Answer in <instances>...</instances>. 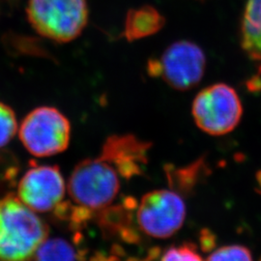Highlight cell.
Here are the masks:
<instances>
[{"instance_id": "11", "label": "cell", "mask_w": 261, "mask_h": 261, "mask_svg": "<svg viewBox=\"0 0 261 261\" xmlns=\"http://www.w3.org/2000/svg\"><path fill=\"white\" fill-rule=\"evenodd\" d=\"M80 257V252L73 243L62 237H47L30 261H79Z\"/></svg>"}, {"instance_id": "13", "label": "cell", "mask_w": 261, "mask_h": 261, "mask_svg": "<svg viewBox=\"0 0 261 261\" xmlns=\"http://www.w3.org/2000/svg\"><path fill=\"white\" fill-rule=\"evenodd\" d=\"M206 261H252L250 250L240 245L224 246L209 255Z\"/></svg>"}, {"instance_id": "19", "label": "cell", "mask_w": 261, "mask_h": 261, "mask_svg": "<svg viewBox=\"0 0 261 261\" xmlns=\"http://www.w3.org/2000/svg\"><path fill=\"white\" fill-rule=\"evenodd\" d=\"M261 261V260H260Z\"/></svg>"}, {"instance_id": "5", "label": "cell", "mask_w": 261, "mask_h": 261, "mask_svg": "<svg viewBox=\"0 0 261 261\" xmlns=\"http://www.w3.org/2000/svg\"><path fill=\"white\" fill-rule=\"evenodd\" d=\"M192 113L200 130L211 136H223L232 132L239 124L242 103L231 86L213 84L196 95Z\"/></svg>"}, {"instance_id": "9", "label": "cell", "mask_w": 261, "mask_h": 261, "mask_svg": "<svg viewBox=\"0 0 261 261\" xmlns=\"http://www.w3.org/2000/svg\"><path fill=\"white\" fill-rule=\"evenodd\" d=\"M165 24V18L158 10L145 5L132 9L127 14L124 28V36L133 42L154 35Z\"/></svg>"}, {"instance_id": "6", "label": "cell", "mask_w": 261, "mask_h": 261, "mask_svg": "<svg viewBox=\"0 0 261 261\" xmlns=\"http://www.w3.org/2000/svg\"><path fill=\"white\" fill-rule=\"evenodd\" d=\"M206 57L203 50L189 41L175 42L157 58L149 60L150 75L161 77L177 90H189L199 84L204 75Z\"/></svg>"}, {"instance_id": "18", "label": "cell", "mask_w": 261, "mask_h": 261, "mask_svg": "<svg viewBox=\"0 0 261 261\" xmlns=\"http://www.w3.org/2000/svg\"><path fill=\"white\" fill-rule=\"evenodd\" d=\"M255 178H256V182H257V188H256V191H257V192H258V193L261 195V170H259V171L256 173Z\"/></svg>"}, {"instance_id": "7", "label": "cell", "mask_w": 261, "mask_h": 261, "mask_svg": "<svg viewBox=\"0 0 261 261\" xmlns=\"http://www.w3.org/2000/svg\"><path fill=\"white\" fill-rule=\"evenodd\" d=\"M136 221L144 235L168 239L178 232L186 219V205L182 196L172 190H155L138 202Z\"/></svg>"}, {"instance_id": "8", "label": "cell", "mask_w": 261, "mask_h": 261, "mask_svg": "<svg viewBox=\"0 0 261 261\" xmlns=\"http://www.w3.org/2000/svg\"><path fill=\"white\" fill-rule=\"evenodd\" d=\"M67 191L64 177L57 166H34L20 178L17 196L38 214L56 212L64 203Z\"/></svg>"}, {"instance_id": "10", "label": "cell", "mask_w": 261, "mask_h": 261, "mask_svg": "<svg viewBox=\"0 0 261 261\" xmlns=\"http://www.w3.org/2000/svg\"><path fill=\"white\" fill-rule=\"evenodd\" d=\"M241 45L252 60L261 63V0H248L241 22Z\"/></svg>"}, {"instance_id": "3", "label": "cell", "mask_w": 261, "mask_h": 261, "mask_svg": "<svg viewBox=\"0 0 261 261\" xmlns=\"http://www.w3.org/2000/svg\"><path fill=\"white\" fill-rule=\"evenodd\" d=\"M27 14L39 35L57 43L75 40L88 21L86 0H29Z\"/></svg>"}, {"instance_id": "12", "label": "cell", "mask_w": 261, "mask_h": 261, "mask_svg": "<svg viewBox=\"0 0 261 261\" xmlns=\"http://www.w3.org/2000/svg\"><path fill=\"white\" fill-rule=\"evenodd\" d=\"M18 132L16 113L8 105L0 102V150L9 144Z\"/></svg>"}, {"instance_id": "16", "label": "cell", "mask_w": 261, "mask_h": 261, "mask_svg": "<svg viewBox=\"0 0 261 261\" xmlns=\"http://www.w3.org/2000/svg\"><path fill=\"white\" fill-rule=\"evenodd\" d=\"M157 256V252H153L147 258H139V257H132V256H125L120 252H112L109 253L106 252H97L94 254L93 257L90 261H154Z\"/></svg>"}, {"instance_id": "1", "label": "cell", "mask_w": 261, "mask_h": 261, "mask_svg": "<svg viewBox=\"0 0 261 261\" xmlns=\"http://www.w3.org/2000/svg\"><path fill=\"white\" fill-rule=\"evenodd\" d=\"M150 148V142L134 135L109 137L98 156L73 169L67 184L71 203L65 202L57 216L82 224L110 209L123 184L143 173Z\"/></svg>"}, {"instance_id": "4", "label": "cell", "mask_w": 261, "mask_h": 261, "mask_svg": "<svg viewBox=\"0 0 261 261\" xmlns=\"http://www.w3.org/2000/svg\"><path fill=\"white\" fill-rule=\"evenodd\" d=\"M23 147L37 158L56 156L70 143L71 124L61 112L53 107H39L23 118L19 128Z\"/></svg>"}, {"instance_id": "15", "label": "cell", "mask_w": 261, "mask_h": 261, "mask_svg": "<svg viewBox=\"0 0 261 261\" xmlns=\"http://www.w3.org/2000/svg\"><path fill=\"white\" fill-rule=\"evenodd\" d=\"M202 163L201 161L196 162L194 166H191L190 168L178 169L175 171V174L169 173V180L176 181V186H179L182 190H190L191 188L196 185L198 173H200V170L202 169Z\"/></svg>"}, {"instance_id": "2", "label": "cell", "mask_w": 261, "mask_h": 261, "mask_svg": "<svg viewBox=\"0 0 261 261\" xmlns=\"http://www.w3.org/2000/svg\"><path fill=\"white\" fill-rule=\"evenodd\" d=\"M49 233L46 222L17 195L0 198V261H30Z\"/></svg>"}, {"instance_id": "14", "label": "cell", "mask_w": 261, "mask_h": 261, "mask_svg": "<svg viewBox=\"0 0 261 261\" xmlns=\"http://www.w3.org/2000/svg\"><path fill=\"white\" fill-rule=\"evenodd\" d=\"M160 261H203L194 244L171 246L162 253Z\"/></svg>"}, {"instance_id": "17", "label": "cell", "mask_w": 261, "mask_h": 261, "mask_svg": "<svg viewBox=\"0 0 261 261\" xmlns=\"http://www.w3.org/2000/svg\"><path fill=\"white\" fill-rule=\"evenodd\" d=\"M204 235H201V246L203 250H211L215 246L214 235L210 234L208 230H205Z\"/></svg>"}]
</instances>
